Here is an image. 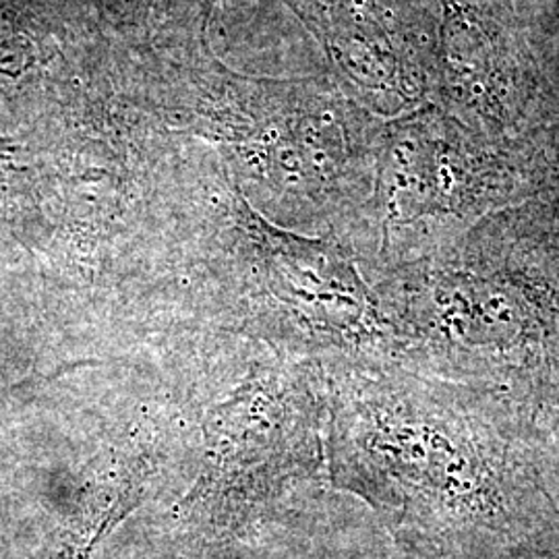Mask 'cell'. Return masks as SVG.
<instances>
[{"instance_id":"cell-6","label":"cell","mask_w":559,"mask_h":559,"mask_svg":"<svg viewBox=\"0 0 559 559\" xmlns=\"http://www.w3.org/2000/svg\"><path fill=\"white\" fill-rule=\"evenodd\" d=\"M15 173L17 166L11 160V145L9 141L0 140V200H4V195H11V182Z\"/></svg>"},{"instance_id":"cell-1","label":"cell","mask_w":559,"mask_h":559,"mask_svg":"<svg viewBox=\"0 0 559 559\" xmlns=\"http://www.w3.org/2000/svg\"><path fill=\"white\" fill-rule=\"evenodd\" d=\"M334 483L429 539L508 531L535 473L487 408L404 376H353L330 417Z\"/></svg>"},{"instance_id":"cell-7","label":"cell","mask_w":559,"mask_h":559,"mask_svg":"<svg viewBox=\"0 0 559 559\" xmlns=\"http://www.w3.org/2000/svg\"><path fill=\"white\" fill-rule=\"evenodd\" d=\"M547 559H554V558H547Z\"/></svg>"},{"instance_id":"cell-4","label":"cell","mask_w":559,"mask_h":559,"mask_svg":"<svg viewBox=\"0 0 559 559\" xmlns=\"http://www.w3.org/2000/svg\"><path fill=\"white\" fill-rule=\"evenodd\" d=\"M390 218L480 207L512 187L510 160L493 143L445 115L400 124L381 164Z\"/></svg>"},{"instance_id":"cell-2","label":"cell","mask_w":559,"mask_h":559,"mask_svg":"<svg viewBox=\"0 0 559 559\" xmlns=\"http://www.w3.org/2000/svg\"><path fill=\"white\" fill-rule=\"evenodd\" d=\"M318 462V404L305 376L258 367L207 413L200 477L182 508L221 531L239 526Z\"/></svg>"},{"instance_id":"cell-3","label":"cell","mask_w":559,"mask_h":559,"mask_svg":"<svg viewBox=\"0 0 559 559\" xmlns=\"http://www.w3.org/2000/svg\"><path fill=\"white\" fill-rule=\"evenodd\" d=\"M237 216L258 274V309L323 346L359 344L378 332L371 297L338 249L272 228L242 201Z\"/></svg>"},{"instance_id":"cell-5","label":"cell","mask_w":559,"mask_h":559,"mask_svg":"<svg viewBox=\"0 0 559 559\" xmlns=\"http://www.w3.org/2000/svg\"><path fill=\"white\" fill-rule=\"evenodd\" d=\"M441 80L456 106L493 129L522 117L528 67L498 0H441Z\"/></svg>"}]
</instances>
